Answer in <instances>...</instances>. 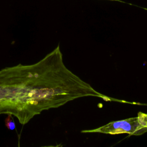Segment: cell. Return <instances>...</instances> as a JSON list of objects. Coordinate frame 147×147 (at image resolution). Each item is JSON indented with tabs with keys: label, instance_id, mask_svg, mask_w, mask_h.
<instances>
[{
	"label": "cell",
	"instance_id": "obj_3",
	"mask_svg": "<svg viewBox=\"0 0 147 147\" xmlns=\"http://www.w3.org/2000/svg\"><path fill=\"white\" fill-rule=\"evenodd\" d=\"M13 115L11 114H8L7 117L5 118V125L10 130H13L16 129V125L14 121H13Z\"/></svg>",
	"mask_w": 147,
	"mask_h": 147
},
{
	"label": "cell",
	"instance_id": "obj_2",
	"mask_svg": "<svg viewBox=\"0 0 147 147\" xmlns=\"http://www.w3.org/2000/svg\"><path fill=\"white\" fill-rule=\"evenodd\" d=\"M147 131V114L138 112L136 117L112 121L101 127L82 130V133H99L109 134L127 133L140 136Z\"/></svg>",
	"mask_w": 147,
	"mask_h": 147
},
{
	"label": "cell",
	"instance_id": "obj_1",
	"mask_svg": "<svg viewBox=\"0 0 147 147\" xmlns=\"http://www.w3.org/2000/svg\"><path fill=\"white\" fill-rule=\"evenodd\" d=\"M84 96L102 94L65 67L59 45L34 64L0 70V114H11L22 125L42 111Z\"/></svg>",
	"mask_w": 147,
	"mask_h": 147
}]
</instances>
